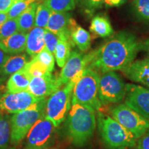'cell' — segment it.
<instances>
[{
    "mask_svg": "<svg viewBox=\"0 0 149 149\" xmlns=\"http://www.w3.org/2000/svg\"><path fill=\"white\" fill-rule=\"evenodd\" d=\"M59 40L57 35L48 31L45 29L44 31V42H45V48L52 54H55V48Z\"/></svg>",
    "mask_w": 149,
    "mask_h": 149,
    "instance_id": "32",
    "label": "cell"
},
{
    "mask_svg": "<svg viewBox=\"0 0 149 149\" xmlns=\"http://www.w3.org/2000/svg\"><path fill=\"white\" fill-rule=\"evenodd\" d=\"M55 128L45 115L41 117L27 134L26 149H48L55 139Z\"/></svg>",
    "mask_w": 149,
    "mask_h": 149,
    "instance_id": "9",
    "label": "cell"
},
{
    "mask_svg": "<svg viewBox=\"0 0 149 149\" xmlns=\"http://www.w3.org/2000/svg\"><path fill=\"white\" fill-rule=\"evenodd\" d=\"M19 1L22 0H0V13H8L11 7Z\"/></svg>",
    "mask_w": 149,
    "mask_h": 149,
    "instance_id": "34",
    "label": "cell"
},
{
    "mask_svg": "<svg viewBox=\"0 0 149 149\" xmlns=\"http://www.w3.org/2000/svg\"><path fill=\"white\" fill-rule=\"evenodd\" d=\"M9 57H10V55L6 53L4 51H3L0 48V72H1V70L3 66L4 65L6 61L8 60ZM0 75H1V73H0Z\"/></svg>",
    "mask_w": 149,
    "mask_h": 149,
    "instance_id": "37",
    "label": "cell"
},
{
    "mask_svg": "<svg viewBox=\"0 0 149 149\" xmlns=\"http://www.w3.org/2000/svg\"><path fill=\"white\" fill-rule=\"evenodd\" d=\"M70 38L72 44L77 46L79 51L86 52L88 51L91 45V35L82 27L79 26L74 22L71 27Z\"/></svg>",
    "mask_w": 149,
    "mask_h": 149,
    "instance_id": "19",
    "label": "cell"
},
{
    "mask_svg": "<svg viewBox=\"0 0 149 149\" xmlns=\"http://www.w3.org/2000/svg\"><path fill=\"white\" fill-rule=\"evenodd\" d=\"M32 79L26 66L11 74L6 83L7 93H19L28 90Z\"/></svg>",
    "mask_w": 149,
    "mask_h": 149,
    "instance_id": "18",
    "label": "cell"
},
{
    "mask_svg": "<svg viewBox=\"0 0 149 149\" xmlns=\"http://www.w3.org/2000/svg\"><path fill=\"white\" fill-rule=\"evenodd\" d=\"M0 81H1V79H0Z\"/></svg>",
    "mask_w": 149,
    "mask_h": 149,
    "instance_id": "42",
    "label": "cell"
},
{
    "mask_svg": "<svg viewBox=\"0 0 149 149\" xmlns=\"http://www.w3.org/2000/svg\"><path fill=\"white\" fill-rule=\"evenodd\" d=\"M37 3L33 2L17 18L18 24V29L19 32L29 33L33 26H35V13Z\"/></svg>",
    "mask_w": 149,
    "mask_h": 149,
    "instance_id": "20",
    "label": "cell"
},
{
    "mask_svg": "<svg viewBox=\"0 0 149 149\" xmlns=\"http://www.w3.org/2000/svg\"><path fill=\"white\" fill-rule=\"evenodd\" d=\"M78 2L88 13L92 14L100 8L104 3V0H77Z\"/></svg>",
    "mask_w": 149,
    "mask_h": 149,
    "instance_id": "33",
    "label": "cell"
},
{
    "mask_svg": "<svg viewBox=\"0 0 149 149\" xmlns=\"http://www.w3.org/2000/svg\"><path fill=\"white\" fill-rule=\"evenodd\" d=\"M71 40L59 39L55 48L54 56L59 67L62 68L66 64V61L69 58L71 53V46L72 45Z\"/></svg>",
    "mask_w": 149,
    "mask_h": 149,
    "instance_id": "24",
    "label": "cell"
},
{
    "mask_svg": "<svg viewBox=\"0 0 149 149\" xmlns=\"http://www.w3.org/2000/svg\"><path fill=\"white\" fill-rule=\"evenodd\" d=\"M93 57V51L86 55L73 51L66 64L62 67L59 75L57 77V85L58 88L64 86L78 72L85 69L90 64Z\"/></svg>",
    "mask_w": 149,
    "mask_h": 149,
    "instance_id": "10",
    "label": "cell"
},
{
    "mask_svg": "<svg viewBox=\"0 0 149 149\" xmlns=\"http://www.w3.org/2000/svg\"><path fill=\"white\" fill-rule=\"evenodd\" d=\"M9 113L0 110V149L8 148L10 142L11 124Z\"/></svg>",
    "mask_w": 149,
    "mask_h": 149,
    "instance_id": "23",
    "label": "cell"
},
{
    "mask_svg": "<svg viewBox=\"0 0 149 149\" xmlns=\"http://www.w3.org/2000/svg\"><path fill=\"white\" fill-rule=\"evenodd\" d=\"M126 84L115 71L100 74L99 83V99L102 105L119 104L125 99Z\"/></svg>",
    "mask_w": 149,
    "mask_h": 149,
    "instance_id": "7",
    "label": "cell"
},
{
    "mask_svg": "<svg viewBox=\"0 0 149 149\" xmlns=\"http://www.w3.org/2000/svg\"><path fill=\"white\" fill-rule=\"evenodd\" d=\"M139 50L146 52L149 57V38L143 42H139Z\"/></svg>",
    "mask_w": 149,
    "mask_h": 149,
    "instance_id": "38",
    "label": "cell"
},
{
    "mask_svg": "<svg viewBox=\"0 0 149 149\" xmlns=\"http://www.w3.org/2000/svg\"><path fill=\"white\" fill-rule=\"evenodd\" d=\"M27 34L19 31L8 38L0 40V48L10 55L22 53L26 50Z\"/></svg>",
    "mask_w": 149,
    "mask_h": 149,
    "instance_id": "17",
    "label": "cell"
},
{
    "mask_svg": "<svg viewBox=\"0 0 149 149\" xmlns=\"http://www.w3.org/2000/svg\"><path fill=\"white\" fill-rule=\"evenodd\" d=\"M126 0H104V4L107 7H117L122 5Z\"/></svg>",
    "mask_w": 149,
    "mask_h": 149,
    "instance_id": "36",
    "label": "cell"
},
{
    "mask_svg": "<svg viewBox=\"0 0 149 149\" xmlns=\"http://www.w3.org/2000/svg\"><path fill=\"white\" fill-rule=\"evenodd\" d=\"M97 124L101 139L107 149H128L136 145L135 136L111 116L98 112Z\"/></svg>",
    "mask_w": 149,
    "mask_h": 149,
    "instance_id": "3",
    "label": "cell"
},
{
    "mask_svg": "<svg viewBox=\"0 0 149 149\" xmlns=\"http://www.w3.org/2000/svg\"><path fill=\"white\" fill-rule=\"evenodd\" d=\"M52 11L44 2L39 3L35 13V26L46 28Z\"/></svg>",
    "mask_w": 149,
    "mask_h": 149,
    "instance_id": "26",
    "label": "cell"
},
{
    "mask_svg": "<svg viewBox=\"0 0 149 149\" xmlns=\"http://www.w3.org/2000/svg\"><path fill=\"white\" fill-rule=\"evenodd\" d=\"M37 0H22L16 2L11 7L10 10L8 11V19H17L21 15L24 10L29 6L31 3L35 2Z\"/></svg>",
    "mask_w": 149,
    "mask_h": 149,
    "instance_id": "30",
    "label": "cell"
},
{
    "mask_svg": "<svg viewBox=\"0 0 149 149\" xmlns=\"http://www.w3.org/2000/svg\"><path fill=\"white\" fill-rule=\"evenodd\" d=\"M1 95H0V97H1Z\"/></svg>",
    "mask_w": 149,
    "mask_h": 149,
    "instance_id": "41",
    "label": "cell"
},
{
    "mask_svg": "<svg viewBox=\"0 0 149 149\" xmlns=\"http://www.w3.org/2000/svg\"><path fill=\"white\" fill-rule=\"evenodd\" d=\"M139 51V42L135 35L120 31L93 51V57L88 68L99 73L124 70L134 61Z\"/></svg>",
    "mask_w": 149,
    "mask_h": 149,
    "instance_id": "1",
    "label": "cell"
},
{
    "mask_svg": "<svg viewBox=\"0 0 149 149\" xmlns=\"http://www.w3.org/2000/svg\"><path fill=\"white\" fill-rule=\"evenodd\" d=\"M122 72L130 81L149 88V57L134 61Z\"/></svg>",
    "mask_w": 149,
    "mask_h": 149,
    "instance_id": "15",
    "label": "cell"
},
{
    "mask_svg": "<svg viewBox=\"0 0 149 149\" xmlns=\"http://www.w3.org/2000/svg\"><path fill=\"white\" fill-rule=\"evenodd\" d=\"M8 15L7 13H0V26H1L4 22L8 19Z\"/></svg>",
    "mask_w": 149,
    "mask_h": 149,
    "instance_id": "39",
    "label": "cell"
},
{
    "mask_svg": "<svg viewBox=\"0 0 149 149\" xmlns=\"http://www.w3.org/2000/svg\"><path fill=\"white\" fill-rule=\"evenodd\" d=\"M74 22V19L68 12L52 11L45 29L58 35L59 39L71 40V27Z\"/></svg>",
    "mask_w": 149,
    "mask_h": 149,
    "instance_id": "14",
    "label": "cell"
},
{
    "mask_svg": "<svg viewBox=\"0 0 149 149\" xmlns=\"http://www.w3.org/2000/svg\"><path fill=\"white\" fill-rule=\"evenodd\" d=\"M19 31L17 19H8L0 26V40H4Z\"/></svg>",
    "mask_w": 149,
    "mask_h": 149,
    "instance_id": "27",
    "label": "cell"
},
{
    "mask_svg": "<svg viewBox=\"0 0 149 149\" xmlns=\"http://www.w3.org/2000/svg\"><path fill=\"white\" fill-rule=\"evenodd\" d=\"M90 31L96 36L101 37H109L113 33V29L109 19L106 16L102 15H97L92 19Z\"/></svg>",
    "mask_w": 149,
    "mask_h": 149,
    "instance_id": "21",
    "label": "cell"
},
{
    "mask_svg": "<svg viewBox=\"0 0 149 149\" xmlns=\"http://www.w3.org/2000/svg\"><path fill=\"white\" fill-rule=\"evenodd\" d=\"M29 73L33 77L35 76H40L44 74L46 72H48L47 68L44 66V64H42L40 61H37L35 58H33L32 60L30 61L28 64L26 65Z\"/></svg>",
    "mask_w": 149,
    "mask_h": 149,
    "instance_id": "31",
    "label": "cell"
},
{
    "mask_svg": "<svg viewBox=\"0 0 149 149\" xmlns=\"http://www.w3.org/2000/svg\"><path fill=\"white\" fill-rule=\"evenodd\" d=\"M124 103L149 120V88L127 84Z\"/></svg>",
    "mask_w": 149,
    "mask_h": 149,
    "instance_id": "12",
    "label": "cell"
},
{
    "mask_svg": "<svg viewBox=\"0 0 149 149\" xmlns=\"http://www.w3.org/2000/svg\"><path fill=\"white\" fill-rule=\"evenodd\" d=\"M134 11L139 18L149 22V0H134Z\"/></svg>",
    "mask_w": 149,
    "mask_h": 149,
    "instance_id": "28",
    "label": "cell"
},
{
    "mask_svg": "<svg viewBox=\"0 0 149 149\" xmlns=\"http://www.w3.org/2000/svg\"><path fill=\"white\" fill-rule=\"evenodd\" d=\"M58 88L57 77L52 72L33 77L30 81L28 91L37 99H46Z\"/></svg>",
    "mask_w": 149,
    "mask_h": 149,
    "instance_id": "13",
    "label": "cell"
},
{
    "mask_svg": "<svg viewBox=\"0 0 149 149\" xmlns=\"http://www.w3.org/2000/svg\"></svg>",
    "mask_w": 149,
    "mask_h": 149,
    "instance_id": "43",
    "label": "cell"
},
{
    "mask_svg": "<svg viewBox=\"0 0 149 149\" xmlns=\"http://www.w3.org/2000/svg\"><path fill=\"white\" fill-rule=\"evenodd\" d=\"M44 31L43 28L35 27L27 34L25 51L32 58L45 48Z\"/></svg>",
    "mask_w": 149,
    "mask_h": 149,
    "instance_id": "16",
    "label": "cell"
},
{
    "mask_svg": "<svg viewBox=\"0 0 149 149\" xmlns=\"http://www.w3.org/2000/svg\"><path fill=\"white\" fill-rule=\"evenodd\" d=\"M29 57L26 54L10 56L3 66L0 73L3 76L13 74L25 67L26 65L29 62Z\"/></svg>",
    "mask_w": 149,
    "mask_h": 149,
    "instance_id": "22",
    "label": "cell"
},
{
    "mask_svg": "<svg viewBox=\"0 0 149 149\" xmlns=\"http://www.w3.org/2000/svg\"><path fill=\"white\" fill-rule=\"evenodd\" d=\"M84 70L76 74L62 88L55 91L46 100L45 117L51 121L56 128L64 122L69 113L72 90L74 84L82 75Z\"/></svg>",
    "mask_w": 149,
    "mask_h": 149,
    "instance_id": "4",
    "label": "cell"
},
{
    "mask_svg": "<svg viewBox=\"0 0 149 149\" xmlns=\"http://www.w3.org/2000/svg\"><path fill=\"white\" fill-rule=\"evenodd\" d=\"M53 12H68L75 7V0H42Z\"/></svg>",
    "mask_w": 149,
    "mask_h": 149,
    "instance_id": "25",
    "label": "cell"
},
{
    "mask_svg": "<svg viewBox=\"0 0 149 149\" xmlns=\"http://www.w3.org/2000/svg\"><path fill=\"white\" fill-rule=\"evenodd\" d=\"M97 125L95 110L87 106L72 104L67 115L66 133L76 146H82L93 137Z\"/></svg>",
    "mask_w": 149,
    "mask_h": 149,
    "instance_id": "2",
    "label": "cell"
},
{
    "mask_svg": "<svg viewBox=\"0 0 149 149\" xmlns=\"http://www.w3.org/2000/svg\"><path fill=\"white\" fill-rule=\"evenodd\" d=\"M40 100L28 90L19 93H6L0 97V110L15 114L28 109Z\"/></svg>",
    "mask_w": 149,
    "mask_h": 149,
    "instance_id": "11",
    "label": "cell"
},
{
    "mask_svg": "<svg viewBox=\"0 0 149 149\" xmlns=\"http://www.w3.org/2000/svg\"><path fill=\"white\" fill-rule=\"evenodd\" d=\"M111 117L139 139L149 130V120L126 105L119 104L111 109Z\"/></svg>",
    "mask_w": 149,
    "mask_h": 149,
    "instance_id": "8",
    "label": "cell"
},
{
    "mask_svg": "<svg viewBox=\"0 0 149 149\" xmlns=\"http://www.w3.org/2000/svg\"><path fill=\"white\" fill-rule=\"evenodd\" d=\"M46 99H42L28 109L10 117V143L17 144L25 138L37 120L45 115Z\"/></svg>",
    "mask_w": 149,
    "mask_h": 149,
    "instance_id": "6",
    "label": "cell"
},
{
    "mask_svg": "<svg viewBox=\"0 0 149 149\" xmlns=\"http://www.w3.org/2000/svg\"><path fill=\"white\" fill-rule=\"evenodd\" d=\"M34 58L44 64L47 68L48 71L51 72L53 71L55 68V57L53 54L48 51L46 48L37 54Z\"/></svg>",
    "mask_w": 149,
    "mask_h": 149,
    "instance_id": "29",
    "label": "cell"
},
{
    "mask_svg": "<svg viewBox=\"0 0 149 149\" xmlns=\"http://www.w3.org/2000/svg\"><path fill=\"white\" fill-rule=\"evenodd\" d=\"M100 74L86 67L82 75L74 84L72 93L71 105L81 104L98 111L102 107L99 99Z\"/></svg>",
    "mask_w": 149,
    "mask_h": 149,
    "instance_id": "5",
    "label": "cell"
},
{
    "mask_svg": "<svg viewBox=\"0 0 149 149\" xmlns=\"http://www.w3.org/2000/svg\"><path fill=\"white\" fill-rule=\"evenodd\" d=\"M6 149H17V148H14V147H10V148H7Z\"/></svg>",
    "mask_w": 149,
    "mask_h": 149,
    "instance_id": "40",
    "label": "cell"
},
{
    "mask_svg": "<svg viewBox=\"0 0 149 149\" xmlns=\"http://www.w3.org/2000/svg\"><path fill=\"white\" fill-rule=\"evenodd\" d=\"M137 149H149V130L138 139Z\"/></svg>",
    "mask_w": 149,
    "mask_h": 149,
    "instance_id": "35",
    "label": "cell"
}]
</instances>
